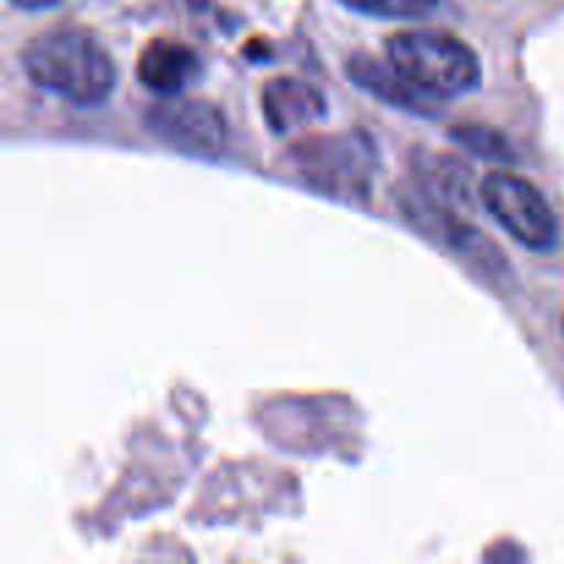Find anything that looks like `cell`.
Masks as SVG:
<instances>
[{
    "instance_id": "obj_6",
    "label": "cell",
    "mask_w": 564,
    "mask_h": 564,
    "mask_svg": "<svg viewBox=\"0 0 564 564\" xmlns=\"http://www.w3.org/2000/svg\"><path fill=\"white\" fill-rule=\"evenodd\" d=\"M262 113L273 132L286 135V132L303 130L325 119L328 105H325L323 91L312 83L297 80V77H273L262 88Z\"/></svg>"
},
{
    "instance_id": "obj_5",
    "label": "cell",
    "mask_w": 564,
    "mask_h": 564,
    "mask_svg": "<svg viewBox=\"0 0 564 564\" xmlns=\"http://www.w3.org/2000/svg\"><path fill=\"white\" fill-rule=\"evenodd\" d=\"M147 127L160 141L193 154H220L226 147L224 113L204 99L171 94L147 110Z\"/></svg>"
},
{
    "instance_id": "obj_8",
    "label": "cell",
    "mask_w": 564,
    "mask_h": 564,
    "mask_svg": "<svg viewBox=\"0 0 564 564\" xmlns=\"http://www.w3.org/2000/svg\"><path fill=\"white\" fill-rule=\"evenodd\" d=\"M347 75L352 77V83L364 88V91L375 94L383 102L397 105L402 110H411V113H433V97H427L424 91H419L413 83H408L400 72L389 64H380V61L369 58V55H352L347 61Z\"/></svg>"
},
{
    "instance_id": "obj_7",
    "label": "cell",
    "mask_w": 564,
    "mask_h": 564,
    "mask_svg": "<svg viewBox=\"0 0 564 564\" xmlns=\"http://www.w3.org/2000/svg\"><path fill=\"white\" fill-rule=\"evenodd\" d=\"M202 72V58L187 44L174 39H152L138 55V77L154 94H180Z\"/></svg>"
},
{
    "instance_id": "obj_9",
    "label": "cell",
    "mask_w": 564,
    "mask_h": 564,
    "mask_svg": "<svg viewBox=\"0 0 564 564\" xmlns=\"http://www.w3.org/2000/svg\"><path fill=\"white\" fill-rule=\"evenodd\" d=\"M452 138H455V141H460L463 147L471 149L474 154H479V158H485V160L507 163V160L516 158L510 149V143H507V138L501 135V132L490 130V127L460 124L452 130Z\"/></svg>"
},
{
    "instance_id": "obj_3",
    "label": "cell",
    "mask_w": 564,
    "mask_h": 564,
    "mask_svg": "<svg viewBox=\"0 0 564 564\" xmlns=\"http://www.w3.org/2000/svg\"><path fill=\"white\" fill-rule=\"evenodd\" d=\"M479 196L501 229L510 231L521 246L532 251H551L556 246L560 226L554 209L529 180L510 171H494L482 180Z\"/></svg>"
},
{
    "instance_id": "obj_4",
    "label": "cell",
    "mask_w": 564,
    "mask_h": 564,
    "mask_svg": "<svg viewBox=\"0 0 564 564\" xmlns=\"http://www.w3.org/2000/svg\"><path fill=\"white\" fill-rule=\"evenodd\" d=\"M292 158L312 185L334 193H364L375 169V149L361 132L301 141Z\"/></svg>"
},
{
    "instance_id": "obj_1",
    "label": "cell",
    "mask_w": 564,
    "mask_h": 564,
    "mask_svg": "<svg viewBox=\"0 0 564 564\" xmlns=\"http://www.w3.org/2000/svg\"><path fill=\"white\" fill-rule=\"evenodd\" d=\"M22 69L33 86L80 108L102 105L116 88V66L108 50L75 28H53L31 39L22 50Z\"/></svg>"
},
{
    "instance_id": "obj_10",
    "label": "cell",
    "mask_w": 564,
    "mask_h": 564,
    "mask_svg": "<svg viewBox=\"0 0 564 564\" xmlns=\"http://www.w3.org/2000/svg\"><path fill=\"white\" fill-rule=\"evenodd\" d=\"M341 3L364 14L389 17V20H419L438 9L441 0H341Z\"/></svg>"
},
{
    "instance_id": "obj_11",
    "label": "cell",
    "mask_w": 564,
    "mask_h": 564,
    "mask_svg": "<svg viewBox=\"0 0 564 564\" xmlns=\"http://www.w3.org/2000/svg\"><path fill=\"white\" fill-rule=\"evenodd\" d=\"M11 3L22 6V9H50V6H55L58 0H11Z\"/></svg>"
},
{
    "instance_id": "obj_2",
    "label": "cell",
    "mask_w": 564,
    "mask_h": 564,
    "mask_svg": "<svg viewBox=\"0 0 564 564\" xmlns=\"http://www.w3.org/2000/svg\"><path fill=\"white\" fill-rule=\"evenodd\" d=\"M389 61L408 83L433 99L460 97L479 86L482 66L463 39L444 31H402L386 44Z\"/></svg>"
}]
</instances>
